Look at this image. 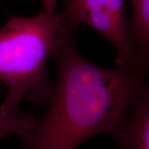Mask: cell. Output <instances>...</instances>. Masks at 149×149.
Masks as SVG:
<instances>
[{
    "instance_id": "277c9868",
    "label": "cell",
    "mask_w": 149,
    "mask_h": 149,
    "mask_svg": "<svg viewBox=\"0 0 149 149\" xmlns=\"http://www.w3.org/2000/svg\"><path fill=\"white\" fill-rule=\"evenodd\" d=\"M111 135L117 149H149V96L128 111Z\"/></svg>"
},
{
    "instance_id": "3957f363",
    "label": "cell",
    "mask_w": 149,
    "mask_h": 149,
    "mask_svg": "<svg viewBox=\"0 0 149 149\" xmlns=\"http://www.w3.org/2000/svg\"><path fill=\"white\" fill-rule=\"evenodd\" d=\"M126 0H64L62 13L76 26L86 24L107 39L117 50L120 68L148 74L130 39L126 20Z\"/></svg>"
},
{
    "instance_id": "8992f818",
    "label": "cell",
    "mask_w": 149,
    "mask_h": 149,
    "mask_svg": "<svg viewBox=\"0 0 149 149\" xmlns=\"http://www.w3.org/2000/svg\"><path fill=\"white\" fill-rule=\"evenodd\" d=\"M35 120V117L21 111L19 107H9L2 104L0 107V140L10 134L24 135L32 129Z\"/></svg>"
},
{
    "instance_id": "52a82bcc",
    "label": "cell",
    "mask_w": 149,
    "mask_h": 149,
    "mask_svg": "<svg viewBox=\"0 0 149 149\" xmlns=\"http://www.w3.org/2000/svg\"><path fill=\"white\" fill-rule=\"evenodd\" d=\"M44 5V13L51 16L55 13L58 0H42Z\"/></svg>"
},
{
    "instance_id": "7a4b0ae2",
    "label": "cell",
    "mask_w": 149,
    "mask_h": 149,
    "mask_svg": "<svg viewBox=\"0 0 149 149\" xmlns=\"http://www.w3.org/2000/svg\"><path fill=\"white\" fill-rule=\"evenodd\" d=\"M77 29L62 12L9 19L0 29V80L7 88L3 104L17 108L25 95L37 105L48 103L55 87L48 60Z\"/></svg>"
},
{
    "instance_id": "6da1fadb",
    "label": "cell",
    "mask_w": 149,
    "mask_h": 149,
    "mask_svg": "<svg viewBox=\"0 0 149 149\" xmlns=\"http://www.w3.org/2000/svg\"><path fill=\"white\" fill-rule=\"evenodd\" d=\"M57 81L48 108L22 149H76L99 134H112L128 111L149 96L146 74L107 69L86 59L70 37L55 52Z\"/></svg>"
},
{
    "instance_id": "5b68a950",
    "label": "cell",
    "mask_w": 149,
    "mask_h": 149,
    "mask_svg": "<svg viewBox=\"0 0 149 149\" xmlns=\"http://www.w3.org/2000/svg\"><path fill=\"white\" fill-rule=\"evenodd\" d=\"M133 14L128 22L130 37L141 60L148 66L149 0H130Z\"/></svg>"
}]
</instances>
